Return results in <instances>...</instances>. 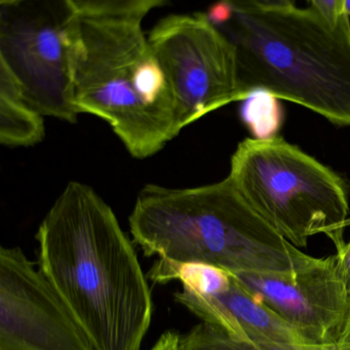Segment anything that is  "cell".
I'll return each mask as SVG.
<instances>
[{"instance_id":"obj_1","label":"cell","mask_w":350,"mask_h":350,"mask_svg":"<svg viewBox=\"0 0 350 350\" xmlns=\"http://www.w3.org/2000/svg\"><path fill=\"white\" fill-rule=\"evenodd\" d=\"M39 269L95 350H140L153 304L135 249L110 206L71 181L37 232Z\"/></svg>"},{"instance_id":"obj_2","label":"cell","mask_w":350,"mask_h":350,"mask_svg":"<svg viewBox=\"0 0 350 350\" xmlns=\"http://www.w3.org/2000/svg\"><path fill=\"white\" fill-rule=\"evenodd\" d=\"M238 53L244 100L262 92L350 126V26H331L312 8H236L205 12Z\"/></svg>"},{"instance_id":"obj_3","label":"cell","mask_w":350,"mask_h":350,"mask_svg":"<svg viewBox=\"0 0 350 350\" xmlns=\"http://www.w3.org/2000/svg\"><path fill=\"white\" fill-rule=\"evenodd\" d=\"M129 221L146 256L205 263L230 273H293L318 260L275 232L229 176L188 189L145 185Z\"/></svg>"},{"instance_id":"obj_4","label":"cell","mask_w":350,"mask_h":350,"mask_svg":"<svg viewBox=\"0 0 350 350\" xmlns=\"http://www.w3.org/2000/svg\"><path fill=\"white\" fill-rule=\"evenodd\" d=\"M140 18L80 16L69 25L72 96L78 112L103 119L138 159L180 133L178 110Z\"/></svg>"},{"instance_id":"obj_5","label":"cell","mask_w":350,"mask_h":350,"mask_svg":"<svg viewBox=\"0 0 350 350\" xmlns=\"http://www.w3.org/2000/svg\"><path fill=\"white\" fill-rule=\"evenodd\" d=\"M238 193L275 232L297 248L326 234L345 248L349 219L347 185L336 172L282 137L247 139L228 175Z\"/></svg>"},{"instance_id":"obj_6","label":"cell","mask_w":350,"mask_h":350,"mask_svg":"<svg viewBox=\"0 0 350 350\" xmlns=\"http://www.w3.org/2000/svg\"><path fill=\"white\" fill-rule=\"evenodd\" d=\"M66 0H22L1 5L0 72L10 76L27 104L42 116L77 120L72 96Z\"/></svg>"},{"instance_id":"obj_7","label":"cell","mask_w":350,"mask_h":350,"mask_svg":"<svg viewBox=\"0 0 350 350\" xmlns=\"http://www.w3.org/2000/svg\"><path fill=\"white\" fill-rule=\"evenodd\" d=\"M148 41L174 94L181 129L245 100L236 46L205 12L162 18Z\"/></svg>"},{"instance_id":"obj_8","label":"cell","mask_w":350,"mask_h":350,"mask_svg":"<svg viewBox=\"0 0 350 350\" xmlns=\"http://www.w3.org/2000/svg\"><path fill=\"white\" fill-rule=\"evenodd\" d=\"M0 350H95L20 248L0 250Z\"/></svg>"},{"instance_id":"obj_9","label":"cell","mask_w":350,"mask_h":350,"mask_svg":"<svg viewBox=\"0 0 350 350\" xmlns=\"http://www.w3.org/2000/svg\"><path fill=\"white\" fill-rule=\"evenodd\" d=\"M232 275L310 342H335L350 324V292L336 254L297 273Z\"/></svg>"},{"instance_id":"obj_10","label":"cell","mask_w":350,"mask_h":350,"mask_svg":"<svg viewBox=\"0 0 350 350\" xmlns=\"http://www.w3.org/2000/svg\"><path fill=\"white\" fill-rule=\"evenodd\" d=\"M175 298L203 322L214 325L236 338L289 345L310 342L234 275L229 285L218 293L199 295L183 289L177 292Z\"/></svg>"},{"instance_id":"obj_11","label":"cell","mask_w":350,"mask_h":350,"mask_svg":"<svg viewBox=\"0 0 350 350\" xmlns=\"http://www.w3.org/2000/svg\"><path fill=\"white\" fill-rule=\"evenodd\" d=\"M43 137L42 115L27 104L14 80L0 72V142L10 147H28Z\"/></svg>"},{"instance_id":"obj_12","label":"cell","mask_w":350,"mask_h":350,"mask_svg":"<svg viewBox=\"0 0 350 350\" xmlns=\"http://www.w3.org/2000/svg\"><path fill=\"white\" fill-rule=\"evenodd\" d=\"M182 350H350V324L339 340L331 343H277L236 338L222 329L201 324L181 336Z\"/></svg>"},{"instance_id":"obj_13","label":"cell","mask_w":350,"mask_h":350,"mask_svg":"<svg viewBox=\"0 0 350 350\" xmlns=\"http://www.w3.org/2000/svg\"><path fill=\"white\" fill-rule=\"evenodd\" d=\"M155 283H168L178 280L183 289L199 295H212L225 289L232 275L219 267L201 262H178L158 258L148 275Z\"/></svg>"},{"instance_id":"obj_14","label":"cell","mask_w":350,"mask_h":350,"mask_svg":"<svg viewBox=\"0 0 350 350\" xmlns=\"http://www.w3.org/2000/svg\"><path fill=\"white\" fill-rule=\"evenodd\" d=\"M70 10L80 16H125L142 18L168 0H66Z\"/></svg>"},{"instance_id":"obj_15","label":"cell","mask_w":350,"mask_h":350,"mask_svg":"<svg viewBox=\"0 0 350 350\" xmlns=\"http://www.w3.org/2000/svg\"><path fill=\"white\" fill-rule=\"evenodd\" d=\"M310 8L316 10L331 26H350V18L345 12V0H308Z\"/></svg>"},{"instance_id":"obj_16","label":"cell","mask_w":350,"mask_h":350,"mask_svg":"<svg viewBox=\"0 0 350 350\" xmlns=\"http://www.w3.org/2000/svg\"><path fill=\"white\" fill-rule=\"evenodd\" d=\"M236 8H258V10H275L291 8L296 0H222Z\"/></svg>"},{"instance_id":"obj_17","label":"cell","mask_w":350,"mask_h":350,"mask_svg":"<svg viewBox=\"0 0 350 350\" xmlns=\"http://www.w3.org/2000/svg\"><path fill=\"white\" fill-rule=\"evenodd\" d=\"M347 226H350V218L347 221ZM336 257L339 271H340L343 281L350 292V242L347 243L342 250L336 252Z\"/></svg>"},{"instance_id":"obj_18","label":"cell","mask_w":350,"mask_h":350,"mask_svg":"<svg viewBox=\"0 0 350 350\" xmlns=\"http://www.w3.org/2000/svg\"><path fill=\"white\" fill-rule=\"evenodd\" d=\"M151 350H182L181 336L174 331H168L162 335Z\"/></svg>"},{"instance_id":"obj_19","label":"cell","mask_w":350,"mask_h":350,"mask_svg":"<svg viewBox=\"0 0 350 350\" xmlns=\"http://www.w3.org/2000/svg\"><path fill=\"white\" fill-rule=\"evenodd\" d=\"M22 1V0H0L1 5H8V4L16 3V2Z\"/></svg>"},{"instance_id":"obj_20","label":"cell","mask_w":350,"mask_h":350,"mask_svg":"<svg viewBox=\"0 0 350 350\" xmlns=\"http://www.w3.org/2000/svg\"><path fill=\"white\" fill-rule=\"evenodd\" d=\"M345 12L350 18V0H345Z\"/></svg>"}]
</instances>
